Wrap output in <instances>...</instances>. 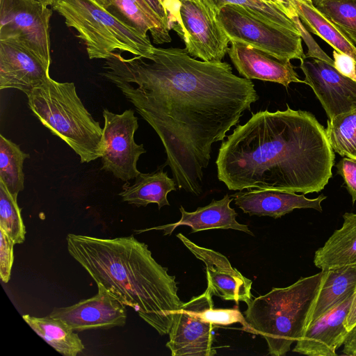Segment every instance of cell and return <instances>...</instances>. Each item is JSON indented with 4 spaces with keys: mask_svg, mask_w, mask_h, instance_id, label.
Wrapping results in <instances>:
<instances>
[{
    "mask_svg": "<svg viewBox=\"0 0 356 356\" xmlns=\"http://www.w3.org/2000/svg\"><path fill=\"white\" fill-rule=\"evenodd\" d=\"M97 3H99L101 5H103L104 6L105 5V0H95Z\"/></svg>",
    "mask_w": 356,
    "mask_h": 356,
    "instance_id": "cell-40",
    "label": "cell"
},
{
    "mask_svg": "<svg viewBox=\"0 0 356 356\" xmlns=\"http://www.w3.org/2000/svg\"><path fill=\"white\" fill-rule=\"evenodd\" d=\"M325 274L321 270L289 286L273 288L248 305L245 321L252 332L266 340L270 355H285L302 337Z\"/></svg>",
    "mask_w": 356,
    "mask_h": 356,
    "instance_id": "cell-4",
    "label": "cell"
},
{
    "mask_svg": "<svg viewBox=\"0 0 356 356\" xmlns=\"http://www.w3.org/2000/svg\"><path fill=\"white\" fill-rule=\"evenodd\" d=\"M354 44H356V1L321 0L313 3Z\"/></svg>",
    "mask_w": 356,
    "mask_h": 356,
    "instance_id": "cell-29",
    "label": "cell"
},
{
    "mask_svg": "<svg viewBox=\"0 0 356 356\" xmlns=\"http://www.w3.org/2000/svg\"><path fill=\"white\" fill-rule=\"evenodd\" d=\"M285 2L292 6L307 30L319 36L334 50L350 56L356 62V47L354 43L319 11L312 2L284 0Z\"/></svg>",
    "mask_w": 356,
    "mask_h": 356,
    "instance_id": "cell-24",
    "label": "cell"
},
{
    "mask_svg": "<svg viewBox=\"0 0 356 356\" xmlns=\"http://www.w3.org/2000/svg\"><path fill=\"white\" fill-rule=\"evenodd\" d=\"M215 15L218 10L227 4L243 8L253 16L261 21L298 33V25L288 14L286 8L266 2L263 0H200Z\"/></svg>",
    "mask_w": 356,
    "mask_h": 356,
    "instance_id": "cell-26",
    "label": "cell"
},
{
    "mask_svg": "<svg viewBox=\"0 0 356 356\" xmlns=\"http://www.w3.org/2000/svg\"><path fill=\"white\" fill-rule=\"evenodd\" d=\"M334 67L341 74L356 81V62L350 56L334 49Z\"/></svg>",
    "mask_w": 356,
    "mask_h": 356,
    "instance_id": "cell-34",
    "label": "cell"
},
{
    "mask_svg": "<svg viewBox=\"0 0 356 356\" xmlns=\"http://www.w3.org/2000/svg\"><path fill=\"white\" fill-rule=\"evenodd\" d=\"M52 10L28 0H0V41L22 46L50 67Z\"/></svg>",
    "mask_w": 356,
    "mask_h": 356,
    "instance_id": "cell-8",
    "label": "cell"
},
{
    "mask_svg": "<svg viewBox=\"0 0 356 356\" xmlns=\"http://www.w3.org/2000/svg\"><path fill=\"white\" fill-rule=\"evenodd\" d=\"M342 227L315 252L314 263L323 270L356 264V213L343 215Z\"/></svg>",
    "mask_w": 356,
    "mask_h": 356,
    "instance_id": "cell-21",
    "label": "cell"
},
{
    "mask_svg": "<svg viewBox=\"0 0 356 356\" xmlns=\"http://www.w3.org/2000/svg\"><path fill=\"white\" fill-rule=\"evenodd\" d=\"M49 67L17 44L0 41V89H17L26 95L49 76Z\"/></svg>",
    "mask_w": 356,
    "mask_h": 356,
    "instance_id": "cell-16",
    "label": "cell"
},
{
    "mask_svg": "<svg viewBox=\"0 0 356 356\" xmlns=\"http://www.w3.org/2000/svg\"><path fill=\"white\" fill-rule=\"evenodd\" d=\"M205 291L184 302L175 315L166 347L172 356H213L216 325L201 314Z\"/></svg>",
    "mask_w": 356,
    "mask_h": 356,
    "instance_id": "cell-11",
    "label": "cell"
},
{
    "mask_svg": "<svg viewBox=\"0 0 356 356\" xmlns=\"http://www.w3.org/2000/svg\"><path fill=\"white\" fill-rule=\"evenodd\" d=\"M216 17L230 42L249 45L280 61L306 58L300 34L266 23L241 6L227 4Z\"/></svg>",
    "mask_w": 356,
    "mask_h": 356,
    "instance_id": "cell-7",
    "label": "cell"
},
{
    "mask_svg": "<svg viewBox=\"0 0 356 356\" xmlns=\"http://www.w3.org/2000/svg\"><path fill=\"white\" fill-rule=\"evenodd\" d=\"M121 53L105 59L102 75L156 132L177 188L200 195L212 145L259 98L253 82L227 62L200 60L185 49L155 47L150 59Z\"/></svg>",
    "mask_w": 356,
    "mask_h": 356,
    "instance_id": "cell-1",
    "label": "cell"
},
{
    "mask_svg": "<svg viewBox=\"0 0 356 356\" xmlns=\"http://www.w3.org/2000/svg\"><path fill=\"white\" fill-rule=\"evenodd\" d=\"M28 1L41 3L42 5L47 6H52L56 1V0H28Z\"/></svg>",
    "mask_w": 356,
    "mask_h": 356,
    "instance_id": "cell-38",
    "label": "cell"
},
{
    "mask_svg": "<svg viewBox=\"0 0 356 356\" xmlns=\"http://www.w3.org/2000/svg\"><path fill=\"white\" fill-rule=\"evenodd\" d=\"M302 1H307V2H312V0H302ZM312 3H313V2H312Z\"/></svg>",
    "mask_w": 356,
    "mask_h": 356,
    "instance_id": "cell-42",
    "label": "cell"
},
{
    "mask_svg": "<svg viewBox=\"0 0 356 356\" xmlns=\"http://www.w3.org/2000/svg\"><path fill=\"white\" fill-rule=\"evenodd\" d=\"M104 7L143 35H147L149 32L155 44L171 42L170 26L159 17L145 0H105Z\"/></svg>",
    "mask_w": 356,
    "mask_h": 356,
    "instance_id": "cell-20",
    "label": "cell"
},
{
    "mask_svg": "<svg viewBox=\"0 0 356 356\" xmlns=\"http://www.w3.org/2000/svg\"><path fill=\"white\" fill-rule=\"evenodd\" d=\"M325 131L334 152L356 159V108L328 120Z\"/></svg>",
    "mask_w": 356,
    "mask_h": 356,
    "instance_id": "cell-28",
    "label": "cell"
},
{
    "mask_svg": "<svg viewBox=\"0 0 356 356\" xmlns=\"http://www.w3.org/2000/svg\"><path fill=\"white\" fill-rule=\"evenodd\" d=\"M252 113L222 140L216 161L229 190L322 191L332 176L335 154L325 129L310 112Z\"/></svg>",
    "mask_w": 356,
    "mask_h": 356,
    "instance_id": "cell-2",
    "label": "cell"
},
{
    "mask_svg": "<svg viewBox=\"0 0 356 356\" xmlns=\"http://www.w3.org/2000/svg\"><path fill=\"white\" fill-rule=\"evenodd\" d=\"M299 67L320 101L328 120L356 108V81L345 76L328 63L305 58Z\"/></svg>",
    "mask_w": 356,
    "mask_h": 356,
    "instance_id": "cell-12",
    "label": "cell"
},
{
    "mask_svg": "<svg viewBox=\"0 0 356 356\" xmlns=\"http://www.w3.org/2000/svg\"><path fill=\"white\" fill-rule=\"evenodd\" d=\"M232 200L233 198L226 194L221 200L213 199L208 205L198 207L192 212L186 211L181 206L179 211L181 217L179 221L140 232L163 230L164 234L170 235L177 227L186 225L191 228V233L213 229H231L253 235L248 225L240 224L236 220L237 213L230 207Z\"/></svg>",
    "mask_w": 356,
    "mask_h": 356,
    "instance_id": "cell-19",
    "label": "cell"
},
{
    "mask_svg": "<svg viewBox=\"0 0 356 356\" xmlns=\"http://www.w3.org/2000/svg\"><path fill=\"white\" fill-rule=\"evenodd\" d=\"M356 325V288L353 295L350 305L346 317L344 325L350 331Z\"/></svg>",
    "mask_w": 356,
    "mask_h": 356,
    "instance_id": "cell-37",
    "label": "cell"
},
{
    "mask_svg": "<svg viewBox=\"0 0 356 356\" xmlns=\"http://www.w3.org/2000/svg\"><path fill=\"white\" fill-rule=\"evenodd\" d=\"M343 345V354L356 356V325L348 331V334Z\"/></svg>",
    "mask_w": 356,
    "mask_h": 356,
    "instance_id": "cell-36",
    "label": "cell"
},
{
    "mask_svg": "<svg viewBox=\"0 0 356 356\" xmlns=\"http://www.w3.org/2000/svg\"><path fill=\"white\" fill-rule=\"evenodd\" d=\"M104 149L100 157L102 169L128 182L140 172L137 162L146 152L143 144H137L134 134L138 128V118L132 109L116 114L104 108L102 112Z\"/></svg>",
    "mask_w": 356,
    "mask_h": 356,
    "instance_id": "cell-9",
    "label": "cell"
},
{
    "mask_svg": "<svg viewBox=\"0 0 356 356\" xmlns=\"http://www.w3.org/2000/svg\"><path fill=\"white\" fill-rule=\"evenodd\" d=\"M353 293L314 321L296 341L293 352L308 356H335L348 334L344 325Z\"/></svg>",
    "mask_w": 356,
    "mask_h": 356,
    "instance_id": "cell-15",
    "label": "cell"
},
{
    "mask_svg": "<svg viewBox=\"0 0 356 356\" xmlns=\"http://www.w3.org/2000/svg\"><path fill=\"white\" fill-rule=\"evenodd\" d=\"M14 245L10 237L0 229V277L5 283H7L10 278L14 258Z\"/></svg>",
    "mask_w": 356,
    "mask_h": 356,
    "instance_id": "cell-32",
    "label": "cell"
},
{
    "mask_svg": "<svg viewBox=\"0 0 356 356\" xmlns=\"http://www.w3.org/2000/svg\"><path fill=\"white\" fill-rule=\"evenodd\" d=\"M336 167L337 173L343 177L346 189L354 203L356 201V159L344 156L337 163Z\"/></svg>",
    "mask_w": 356,
    "mask_h": 356,
    "instance_id": "cell-33",
    "label": "cell"
},
{
    "mask_svg": "<svg viewBox=\"0 0 356 356\" xmlns=\"http://www.w3.org/2000/svg\"><path fill=\"white\" fill-rule=\"evenodd\" d=\"M0 229H2L15 244L25 240L26 229L21 209L4 184L0 181Z\"/></svg>",
    "mask_w": 356,
    "mask_h": 356,
    "instance_id": "cell-30",
    "label": "cell"
},
{
    "mask_svg": "<svg viewBox=\"0 0 356 356\" xmlns=\"http://www.w3.org/2000/svg\"><path fill=\"white\" fill-rule=\"evenodd\" d=\"M355 288L356 264L325 270L320 290L310 311L306 328L314 321L353 293Z\"/></svg>",
    "mask_w": 356,
    "mask_h": 356,
    "instance_id": "cell-22",
    "label": "cell"
},
{
    "mask_svg": "<svg viewBox=\"0 0 356 356\" xmlns=\"http://www.w3.org/2000/svg\"><path fill=\"white\" fill-rule=\"evenodd\" d=\"M52 8L75 29L90 59H106L117 51L150 59L154 46L148 35L114 15L95 0H56Z\"/></svg>",
    "mask_w": 356,
    "mask_h": 356,
    "instance_id": "cell-6",
    "label": "cell"
},
{
    "mask_svg": "<svg viewBox=\"0 0 356 356\" xmlns=\"http://www.w3.org/2000/svg\"><path fill=\"white\" fill-rule=\"evenodd\" d=\"M97 285L98 291L94 296L71 306L55 307L49 316L63 321L76 332L124 326L127 321L125 305L103 285Z\"/></svg>",
    "mask_w": 356,
    "mask_h": 356,
    "instance_id": "cell-13",
    "label": "cell"
},
{
    "mask_svg": "<svg viewBox=\"0 0 356 356\" xmlns=\"http://www.w3.org/2000/svg\"><path fill=\"white\" fill-rule=\"evenodd\" d=\"M163 167L164 165L149 173L140 172L133 184L126 182L119 193L122 201L137 207L156 203L159 209L170 205L167 195L177 190V185L174 179L170 178L167 172L163 171Z\"/></svg>",
    "mask_w": 356,
    "mask_h": 356,
    "instance_id": "cell-23",
    "label": "cell"
},
{
    "mask_svg": "<svg viewBox=\"0 0 356 356\" xmlns=\"http://www.w3.org/2000/svg\"><path fill=\"white\" fill-rule=\"evenodd\" d=\"M169 15L170 25H179V0H163Z\"/></svg>",
    "mask_w": 356,
    "mask_h": 356,
    "instance_id": "cell-35",
    "label": "cell"
},
{
    "mask_svg": "<svg viewBox=\"0 0 356 356\" xmlns=\"http://www.w3.org/2000/svg\"><path fill=\"white\" fill-rule=\"evenodd\" d=\"M321 1V0H312V2H313V3H316L317 1ZM354 1H356V0H354Z\"/></svg>",
    "mask_w": 356,
    "mask_h": 356,
    "instance_id": "cell-41",
    "label": "cell"
},
{
    "mask_svg": "<svg viewBox=\"0 0 356 356\" xmlns=\"http://www.w3.org/2000/svg\"><path fill=\"white\" fill-rule=\"evenodd\" d=\"M29 157L18 145L0 135V181L15 198L24 190L23 165Z\"/></svg>",
    "mask_w": 356,
    "mask_h": 356,
    "instance_id": "cell-27",
    "label": "cell"
},
{
    "mask_svg": "<svg viewBox=\"0 0 356 356\" xmlns=\"http://www.w3.org/2000/svg\"><path fill=\"white\" fill-rule=\"evenodd\" d=\"M240 75L247 79H259L282 84L303 83L290 61H280L265 52L242 43L232 42L227 52Z\"/></svg>",
    "mask_w": 356,
    "mask_h": 356,
    "instance_id": "cell-17",
    "label": "cell"
},
{
    "mask_svg": "<svg viewBox=\"0 0 356 356\" xmlns=\"http://www.w3.org/2000/svg\"><path fill=\"white\" fill-rule=\"evenodd\" d=\"M26 96L33 113L79 155L81 163L101 157L103 128L84 106L73 82H58L49 76Z\"/></svg>",
    "mask_w": 356,
    "mask_h": 356,
    "instance_id": "cell-5",
    "label": "cell"
},
{
    "mask_svg": "<svg viewBox=\"0 0 356 356\" xmlns=\"http://www.w3.org/2000/svg\"><path fill=\"white\" fill-rule=\"evenodd\" d=\"M70 254L125 306L160 335L168 334L184 305L175 276L153 258L147 245L134 236L101 238L69 234Z\"/></svg>",
    "mask_w": 356,
    "mask_h": 356,
    "instance_id": "cell-3",
    "label": "cell"
},
{
    "mask_svg": "<svg viewBox=\"0 0 356 356\" xmlns=\"http://www.w3.org/2000/svg\"><path fill=\"white\" fill-rule=\"evenodd\" d=\"M22 317L38 336L61 355L76 356L84 350L78 334L63 321L49 315L35 317L25 314Z\"/></svg>",
    "mask_w": 356,
    "mask_h": 356,
    "instance_id": "cell-25",
    "label": "cell"
},
{
    "mask_svg": "<svg viewBox=\"0 0 356 356\" xmlns=\"http://www.w3.org/2000/svg\"><path fill=\"white\" fill-rule=\"evenodd\" d=\"M179 16L188 54L204 61H222L230 42L216 15L200 0H179Z\"/></svg>",
    "mask_w": 356,
    "mask_h": 356,
    "instance_id": "cell-10",
    "label": "cell"
},
{
    "mask_svg": "<svg viewBox=\"0 0 356 356\" xmlns=\"http://www.w3.org/2000/svg\"><path fill=\"white\" fill-rule=\"evenodd\" d=\"M266 2L284 7V0H263Z\"/></svg>",
    "mask_w": 356,
    "mask_h": 356,
    "instance_id": "cell-39",
    "label": "cell"
},
{
    "mask_svg": "<svg viewBox=\"0 0 356 356\" xmlns=\"http://www.w3.org/2000/svg\"><path fill=\"white\" fill-rule=\"evenodd\" d=\"M212 294L207 287L205 290V298L201 309V314L209 322L218 325H229L239 323L243 329L252 332L245 317L237 308L213 309Z\"/></svg>",
    "mask_w": 356,
    "mask_h": 356,
    "instance_id": "cell-31",
    "label": "cell"
},
{
    "mask_svg": "<svg viewBox=\"0 0 356 356\" xmlns=\"http://www.w3.org/2000/svg\"><path fill=\"white\" fill-rule=\"evenodd\" d=\"M177 237L206 266L207 287L213 296L225 300L244 302L248 305L252 299V282L234 268L223 254L199 246L181 233Z\"/></svg>",
    "mask_w": 356,
    "mask_h": 356,
    "instance_id": "cell-14",
    "label": "cell"
},
{
    "mask_svg": "<svg viewBox=\"0 0 356 356\" xmlns=\"http://www.w3.org/2000/svg\"><path fill=\"white\" fill-rule=\"evenodd\" d=\"M230 197L245 213L273 218H281L296 209H314L321 212V202L326 198L323 194L314 199H309L305 194L261 189L240 191Z\"/></svg>",
    "mask_w": 356,
    "mask_h": 356,
    "instance_id": "cell-18",
    "label": "cell"
}]
</instances>
